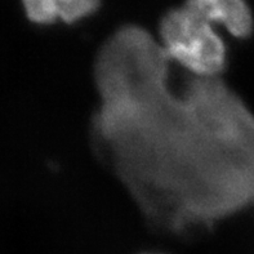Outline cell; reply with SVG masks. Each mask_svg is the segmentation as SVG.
Wrapping results in <instances>:
<instances>
[{
    "label": "cell",
    "mask_w": 254,
    "mask_h": 254,
    "mask_svg": "<svg viewBox=\"0 0 254 254\" xmlns=\"http://www.w3.org/2000/svg\"><path fill=\"white\" fill-rule=\"evenodd\" d=\"M160 35L168 55L195 74L209 76L225 66V45L212 22L185 5L165 14Z\"/></svg>",
    "instance_id": "cell-1"
},
{
    "label": "cell",
    "mask_w": 254,
    "mask_h": 254,
    "mask_svg": "<svg viewBox=\"0 0 254 254\" xmlns=\"http://www.w3.org/2000/svg\"><path fill=\"white\" fill-rule=\"evenodd\" d=\"M26 14L39 23L62 18L66 22L87 16L98 5V0H22Z\"/></svg>",
    "instance_id": "cell-3"
},
{
    "label": "cell",
    "mask_w": 254,
    "mask_h": 254,
    "mask_svg": "<svg viewBox=\"0 0 254 254\" xmlns=\"http://www.w3.org/2000/svg\"><path fill=\"white\" fill-rule=\"evenodd\" d=\"M184 5L209 22L222 23L239 38L252 31L253 18L245 0H186Z\"/></svg>",
    "instance_id": "cell-2"
}]
</instances>
